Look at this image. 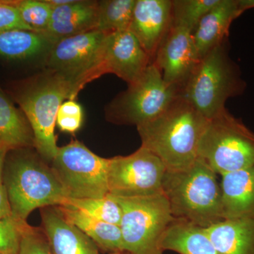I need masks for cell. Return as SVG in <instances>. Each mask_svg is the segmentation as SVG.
Masks as SVG:
<instances>
[{
  "mask_svg": "<svg viewBox=\"0 0 254 254\" xmlns=\"http://www.w3.org/2000/svg\"><path fill=\"white\" fill-rule=\"evenodd\" d=\"M26 223H21L9 217L0 220V253L18 254L20 242Z\"/></svg>",
  "mask_w": 254,
  "mask_h": 254,
  "instance_id": "28",
  "label": "cell"
},
{
  "mask_svg": "<svg viewBox=\"0 0 254 254\" xmlns=\"http://www.w3.org/2000/svg\"><path fill=\"white\" fill-rule=\"evenodd\" d=\"M128 254V253H127V252H120V253H116V254Z\"/></svg>",
  "mask_w": 254,
  "mask_h": 254,
  "instance_id": "34",
  "label": "cell"
},
{
  "mask_svg": "<svg viewBox=\"0 0 254 254\" xmlns=\"http://www.w3.org/2000/svg\"><path fill=\"white\" fill-rule=\"evenodd\" d=\"M11 216V207L6 189L3 184L0 185V220Z\"/></svg>",
  "mask_w": 254,
  "mask_h": 254,
  "instance_id": "32",
  "label": "cell"
},
{
  "mask_svg": "<svg viewBox=\"0 0 254 254\" xmlns=\"http://www.w3.org/2000/svg\"><path fill=\"white\" fill-rule=\"evenodd\" d=\"M14 29L31 31L21 19L11 0H0V33Z\"/></svg>",
  "mask_w": 254,
  "mask_h": 254,
  "instance_id": "31",
  "label": "cell"
},
{
  "mask_svg": "<svg viewBox=\"0 0 254 254\" xmlns=\"http://www.w3.org/2000/svg\"><path fill=\"white\" fill-rule=\"evenodd\" d=\"M205 230L220 254H254V218L225 219Z\"/></svg>",
  "mask_w": 254,
  "mask_h": 254,
  "instance_id": "19",
  "label": "cell"
},
{
  "mask_svg": "<svg viewBox=\"0 0 254 254\" xmlns=\"http://www.w3.org/2000/svg\"><path fill=\"white\" fill-rule=\"evenodd\" d=\"M161 247L163 252L180 254H220L205 228L178 220H174L165 232Z\"/></svg>",
  "mask_w": 254,
  "mask_h": 254,
  "instance_id": "22",
  "label": "cell"
},
{
  "mask_svg": "<svg viewBox=\"0 0 254 254\" xmlns=\"http://www.w3.org/2000/svg\"><path fill=\"white\" fill-rule=\"evenodd\" d=\"M166 171L161 160L142 146L131 155L109 158L108 195L131 198L162 193Z\"/></svg>",
  "mask_w": 254,
  "mask_h": 254,
  "instance_id": "11",
  "label": "cell"
},
{
  "mask_svg": "<svg viewBox=\"0 0 254 254\" xmlns=\"http://www.w3.org/2000/svg\"><path fill=\"white\" fill-rule=\"evenodd\" d=\"M198 158L218 175L254 165V132L225 109L208 121Z\"/></svg>",
  "mask_w": 254,
  "mask_h": 254,
  "instance_id": "7",
  "label": "cell"
},
{
  "mask_svg": "<svg viewBox=\"0 0 254 254\" xmlns=\"http://www.w3.org/2000/svg\"><path fill=\"white\" fill-rule=\"evenodd\" d=\"M218 175L199 158L185 170H167L162 192L175 220L203 228L224 220Z\"/></svg>",
  "mask_w": 254,
  "mask_h": 254,
  "instance_id": "3",
  "label": "cell"
},
{
  "mask_svg": "<svg viewBox=\"0 0 254 254\" xmlns=\"http://www.w3.org/2000/svg\"><path fill=\"white\" fill-rule=\"evenodd\" d=\"M152 63L149 55L129 30L108 35L103 63L105 73H114L130 84Z\"/></svg>",
  "mask_w": 254,
  "mask_h": 254,
  "instance_id": "13",
  "label": "cell"
},
{
  "mask_svg": "<svg viewBox=\"0 0 254 254\" xmlns=\"http://www.w3.org/2000/svg\"><path fill=\"white\" fill-rule=\"evenodd\" d=\"M18 254H52L42 229L28 224L24 227Z\"/></svg>",
  "mask_w": 254,
  "mask_h": 254,
  "instance_id": "30",
  "label": "cell"
},
{
  "mask_svg": "<svg viewBox=\"0 0 254 254\" xmlns=\"http://www.w3.org/2000/svg\"><path fill=\"white\" fill-rule=\"evenodd\" d=\"M135 4L136 0L98 1L96 31L110 34L128 30Z\"/></svg>",
  "mask_w": 254,
  "mask_h": 254,
  "instance_id": "24",
  "label": "cell"
},
{
  "mask_svg": "<svg viewBox=\"0 0 254 254\" xmlns=\"http://www.w3.org/2000/svg\"><path fill=\"white\" fill-rule=\"evenodd\" d=\"M248 9H251L249 0H219L192 32L200 59L215 47L227 41L234 20Z\"/></svg>",
  "mask_w": 254,
  "mask_h": 254,
  "instance_id": "15",
  "label": "cell"
},
{
  "mask_svg": "<svg viewBox=\"0 0 254 254\" xmlns=\"http://www.w3.org/2000/svg\"><path fill=\"white\" fill-rule=\"evenodd\" d=\"M227 44V40L200 58L180 91V96L208 120L226 109L229 98L242 94L245 89Z\"/></svg>",
  "mask_w": 254,
  "mask_h": 254,
  "instance_id": "5",
  "label": "cell"
},
{
  "mask_svg": "<svg viewBox=\"0 0 254 254\" xmlns=\"http://www.w3.org/2000/svg\"><path fill=\"white\" fill-rule=\"evenodd\" d=\"M208 121L180 96L161 115L136 127L141 146L158 156L167 170L178 171L198 158V144Z\"/></svg>",
  "mask_w": 254,
  "mask_h": 254,
  "instance_id": "1",
  "label": "cell"
},
{
  "mask_svg": "<svg viewBox=\"0 0 254 254\" xmlns=\"http://www.w3.org/2000/svg\"><path fill=\"white\" fill-rule=\"evenodd\" d=\"M8 152L9 150L0 148V185L2 184L3 170H4L5 159Z\"/></svg>",
  "mask_w": 254,
  "mask_h": 254,
  "instance_id": "33",
  "label": "cell"
},
{
  "mask_svg": "<svg viewBox=\"0 0 254 254\" xmlns=\"http://www.w3.org/2000/svg\"><path fill=\"white\" fill-rule=\"evenodd\" d=\"M21 19L31 31L45 33L49 25L53 6L47 0H11Z\"/></svg>",
  "mask_w": 254,
  "mask_h": 254,
  "instance_id": "27",
  "label": "cell"
},
{
  "mask_svg": "<svg viewBox=\"0 0 254 254\" xmlns=\"http://www.w3.org/2000/svg\"><path fill=\"white\" fill-rule=\"evenodd\" d=\"M33 149L10 150L3 170L11 216L21 223L36 209L60 206L67 198L51 167Z\"/></svg>",
  "mask_w": 254,
  "mask_h": 254,
  "instance_id": "2",
  "label": "cell"
},
{
  "mask_svg": "<svg viewBox=\"0 0 254 254\" xmlns=\"http://www.w3.org/2000/svg\"><path fill=\"white\" fill-rule=\"evenodd\" d=\"M107 33L92 31L55 42L46 55L48 71L72 86L75 98L87 83L105 74L104 53Z\"/></svg>",
  "mask_w": 254,
  "mask_h": 254,
  "instance_id": "9",
  "label": "cell"
},
{
  "mask_svg": "<svg viewBox=\"0 0 254 254\" xmlns=\"http://www.w3.org/2000/svg\"><path fill=\"white\" fill-rule=\"evenodd\" d=\"M180 96V90L164 81L152 63L108 105L106 118L116 125L138 127L161 115Z\"/></svg>",
  "mask_w": 254,
  "mask_h": 254,
  "instance_id": "8",
  "label": "cell"
},
{
  "mask_svg": "<svg viewBox=\"0 0 254 254\" xmlns=\"http://www.w3.org/2000/svg\"><path fill=\"white\" fill-rule=\"evenodd\" d=\"M199 60L191 30L171 24L153 63L158 66L164 81L181 91Z\"/></svg>",
  "mask_w": 254,
  "mask_h": 254,
  "instance_id": "12",
  "label": "cell"
},
{
  "mask_svg": "<svg viewBox=\"0 0 254 254\" xmlns=\"http://www.w3.org/2000/svg\"><path fill=\"white\" fill-rule=\"evenodd\" d=\"M219 0H173L172 24L190 28L193 32L203 16Z\"/></svg>",
  "mask_w": 254,
  "mask_h": 254,
  "instance_id": "26",
  "label": "cell"
},
{
  "mask_svg": "<svg viewBox=\"0 0 254 254\" xmlns=\"http://www.w3.org/2000/svg\"><path fill=\"white\" fill-rule=\"evenodd\" d=\"M0 148L7 150L34 148V136L22 110L0 86ZM35 149V148H34Z\"/></svg>",
  "mask_w": 254,
  "mask_h": 254,
  "instance_id": "20",
  "label": "cell"
},
{
  "mask_svg": "<svg viewBox=\"0 0 254 254\" xmlns=\"http://www.w3.org/2000/svg\"><path fill=\"white\" fill-rule=\"evenodd\" d=\"M108 166L109 158L95 154L78 141L59 147L50 165L67 198L78 199L109 194Z\"/></svg>",
  "mask_w": 254,
  "mask_h": 254,
  "instance_id": "10",
  "label": "cell"
},
{
  "mask_svg": "<svg viewBox=\"0 0 254 254\" xmlns=\"http://www.w3.org/2000/svg\"><path fill=\"white\" fill-rule=\"evenodd\" d=\"M98 1H74L53 6V12L46 32L55 42L95 31L98 20Z\"/></svg>",
  "mask_w": 254,
  "mask_h": 254,
  "instance_id": "17",
  "label": "cell"
},
{
  "mask_svg": "<svg viewBox=\"0 0 254 254\" xmlns=\"http://www.w3.org/2000/svg\"><path fill=\"white\" fill-rule=\"evenodd\" d=\"M9 93L31 125L35 150L45 161L51 163L59 148L55 134L58 110L64 100L74 99L72 86L48 70L39 76L16 82Z\"/></svg>",
  "mask_w": 254,
  "mask_h": 254,
  "instance_id": "4",
  "label": "cell"
},
{
  "mask_svg": "<svg viewBox=\"0 0 254 254\" xmlns=\"http://www.w3.org/2000/svg\"><path fill=\"white\" fill-rule=\"evenodd\" d=\"M55 42L44 33L14 29L0 33V58L24 60L48 54Z\"/></svg>",
  "mask_w": 254,
  "mask_h": 254,
  "instance_id": "23",
  "label": "cell"
},
{
  "mask_svg": "<svg viewBox=\"0 0 254 254\" xmlns=\"http://www.w3.org/2000/svg\"><path fill=\"white\" fill-rule=\"evenodd\" d=\"M83 120V111L81 105L74 100L64 102L58 110L56 124L61 131L75 133L81 128Z\"/></svg>",
  "mask_w": 254,
  "mask_h": 254,
  "instance_id": "29",
  "label": "cell"
},
{
  "mask_svg": "<svg viewBox=\"0 0 254 254\" xmlns=\"http://www.w3.org/2000/svg\"><path fill=\"white\" fill-rule=\"evenodd\" d=\"M42 225L52 254H99L98 247L68 222L58 207L41 208Z\"/></svg>",
  "mask_w": 254,
  "mask_h": 254,
  "instance_id": "16",
  "label": "cell"
},
{
  "mask_svg": "<svg viewBox=\"0 0 254 254\" xmlns=\"http://www.w3.org/2000/svg\"><path fill=\"white\" fill-rule=\"evenodd\" d=\"M173 0H136L130 31L152 61L172 24Z\"/></svg>",
  "mask_w": 254,
  "mask_h": 254,
  "instance_id": "14",
  "label": "cell"
},
{
  "mask_svg": "<svg viewBox=\"0 0 254 254\" xmlns=\"http://www.w3.org/2000/svg\"><path fill=\"white\" fill-rule=\"evenodd\" d=\"M222 217L254 218V165L222 175Z\"/></svg>",
  "mask_w": 254,
  "mask_h": 254,
  "instance_id": "18",
  "label": "cell"
},
{
  "mask_svg": "<svg viewBox=\"0 0 254 254\" xmlns=\"http://www.w3.org/2000/svg\"><path fill=\"white\" fill-rule=\"evenodd\" d=\"M61 205L71 207L93 218L120 226L122 210L116 200L107 195L100 198H66Z\"/></svg>",
  "mask_w": 254,
  "mask_h": 254,
  "instance_id": "25",
  "label": "cell"
},
{
  "mask_svg": "<svg viewBox=\"0 0 254 254\" xmlns=\"http://www.w3.org/2000/svg\"><path fill=\"white\" fill-rule=\"evenodd\" d=\"M0 254H3L0 253Z\"/></svg>",
  "mask_w": 254,
  "mask_h": 254,
  "instance_id": "35",
  "label": "cell"
},
{
  "mask_svg": "<svg viewBox=\"0 0 254 254\" xmlns=\"http://www.w3.org/2000/svg\"><path fill=\"white\" fill-rule=\"evenodd\" d=\"M109 195L121 208L124 251L131 254H163L162 240L175 220L163 193L131 198Z\"/></svg>",
  "mask_w": 254,
  "mask_h": 254,
  "instance_id": "6",
  "label": "cell"
},
{
  "mask_svg": "<svg viewBox=\"0 0 254 254\" xmlns=\"http://www.w3.org/2000/svg\"><path fill=\"white\" fill-rule=\"evenodd\" d=\"M57 207L64 218L91 239L102 250L111 254L125 252L119 225L101 221L66 205Z\"/></svg>",
  "mask_w": 254,
  "mask_h": 254,
  "instance_id": "21",
  "label": "cell"
}]
</instances>
